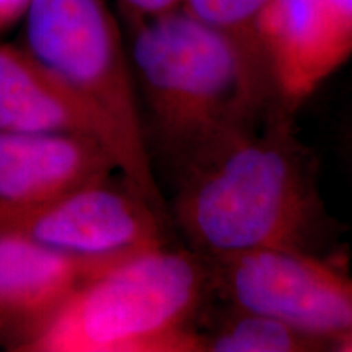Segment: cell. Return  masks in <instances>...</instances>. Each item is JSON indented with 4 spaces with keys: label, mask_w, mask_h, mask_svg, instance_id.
<instances>
[{
    "label": "cell",
    "mask_w": 352,
    "mask_h": 352,
    "mask_svg": "<svg viewBox=\"0 0 352 352\" xmlns=\"http://www.w3.org/2000/svg\"><path fill=\"white\" fill-rule=\"evenodd\" d=\"M294 116L277 100L175 171V220L191 252L206 261L271 248L327 256L336 226Z\"/></svg>",
    "instance_id": "obj_1"
},
{
    "label": "cell",
    "mask_w": 352,
    "mask_h": 352,
    "mask_svg": "<svg viewBox=\"0 0 352 352\" xmlns=\"http://www.w3.org/2000/svg\"><path fill=\"white\" fill-rule=\"evenodd\" d=\"M122 16L151 152L157 145L173 173L279 100L266 69L184 6Z\"/></svg>",
    "instance_id": "obj_2"
},
{
    "label": "cell",
    "mask_w": 352,
    "mask_h": 352,
    "mask_svg": "<svg viewBox=\"0 0 352 352\" xmlns=\"http://www.w3.org/2000/svg\"><path fill=\"white\" fill-rule=\"evenodd\" d=\"M209 290V263L165 243L88 277L23 352H201Z\"/></svg>",
    "instance_id": "obj_3"
},
{
    "label": "cell",
    "mask_w": 352,
    "mask_h": 352,
    "mask_svg": "<svg viewBox=\"0 0 352 352\" xmlns=\"http://www.w3.org/2000/svg\"><path fill=\"white\" fill-rule=\"evenodd\" d=\"M25 50L60 78L108 132L118 173L164 212L127 41L104 0H33Z\"/></svg>",
    "instance_id": "obj_4"
},
{
    "label": "cell",
    "mask_w": 352,
    "mask_h": 352,
    "mask_svg": "<svg viewBox=\"0 0 352 352\" xmlns=\"http://www.w3.org/2000/svg\"><path fill=\"white\" fill-rule=\"evenodd\" d=\"M212 290L323 342L352 338V274L340 261L300 250H256L208 261Z\"/></svg>",
    "instance_id": "obj_5"
},
{
    "label": "cell",
    "mask_w": 352,
    "mask_h": 352,
    "mask_svg": "<svg viewBox=\"0 0 352 352\" xmlns=\"http://www.w3.org/2000/svg\"><path fill=\"white\" fill-rule=\"evenodd\" d=\"M0 233L23 236L69 256L113 264L165 245L164 212L113 178L34 208L0 214Z\"/></svg>",
    "instance_id": "obj_6"
},
{
    "label": "cell",
    "mask_w": 352,
    "mask_h": 352,
    "mask_svg": "<svg viewBox=\"0 0 352 352\" xmlns=\"http://www.w3.org/2000/svg\"><path fill=\"white\" fill-rule=\"evenodd\" d=\"M259 38L277 96L297 113L352 57V0H272Z\"/></svg>",
    "instance_id": "obj_7"
},
{
    "label": "cell",
    "mask_w": 352,
    "mask_h": 352,
    "mask_svg": "<svg viewBox=\"0 0 352 352\" xmlns=\"http://www.w3.org/2000/svg\"><path fill=\"white\" fill-rule=\"evenodd\" d=\"M114 175L120 176L113 155L91 138L0 131V214L34 208Z\"/></svg>",
    "instance_id": "obj_8"
},
{
    "label": "cell",
    "mask_w": 352,
    "mask_h": 352,
    "mask_svg": "<svg viewBox=\"0 0 352 352\" xmlns=\"http://www.w3.org/2000/svg\"><path fill=\"white\" fill-rule=\"evenodd\" d=\"M107 266L0 233V344L23 352L88 277Z\"/></svg>",
    "instance_id": "obj_9"
},
{
    "label": "cell",
    "mask_w": 352,
    "mask_h": 352,
    "mask_svg": "<svg viewBox=\"0 0 352 352\" xmlns=\"http://www.w3.org/2000/svg\"><path fill=\"white\" fill-rule=\"evenodd\" d=\"M0 131L85 135L113 155L108 132L85 103L25 47L12 44H0Z\"/></svg>",
    "instance_id": "obj_10"
},
{
    "label": "cell",
    "mask_w": 352,
    "mask_h": 352,
    "mask_svg": "<svg viewBox=\"0 0 352 352\" xmlns=\"http://www.w3.org/2000/svg\"><path fill=\"white\" fill-rule=\"evenodd\" d=\"M212 327L201 331L202 351L209 352H311L328 351L280 320L227 302Z\"/></svg>",
    "instance_id": "obj_11"
},
{
    "label": "cell",
    "mask_w": 352,
    "mask_h": 352,
    "mask_svg": "<svg viewBox=\"0 0 352 352\" xmlns=\"http://www.w3.org/2000/svg\"><path fill=\"white\" fill-rule=\"evenodd\" d=\"M271 2L272 0H184V7L197 19L230 38L252 63L271 74L259 38V25Z\"/></svg>",
    "instance_id": "obj_12"
},
{
    "label": "cell",
    "mask_w": 352,
    "mask_h": 352,
    "mask_svg": "<svg viewBox=\"0 0 352 352\" xmlns=\"http://www.w3.org/2000/svg\"><path fill=\"white\" fill-rule=\"evenodd\" d=\"M334 151L338 160L352 184V83L341 95V103L334 118Z\"/></svg>",
    "instance_id": "obj_13"
},
{
    "label": "cell",
    "mask_w": 352,
    "mask_h": 352,
    "mask_svg": "<svg viewBox=\"0 0 352 352\" xmlns=\"http://www.w3.org/2000/svg\"><path fill=\"white\" fill-rule=\"evenodd\" d=\"M121 12L135 15H158L176 10L184 6V0H118Z\"/></svg>",
    "instance_id": "obj_14"
},
{
    "label": "cell",
    "mask_w": 352,
    "mask_h": 352,
    "mask_svg": "<svg viewBox=\"0 0 352 352\" xmlns=\"http://www.w3.org/2000/svg\"><path fill=\"white\" fill-rule=\"evenodd\" d=\"M33 0H0V33L23 20Z\"/></svg>",
    "instance_id": "obj_15"
}]
</instances>
